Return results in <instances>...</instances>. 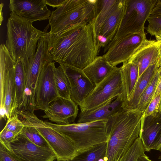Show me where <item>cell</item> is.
I'll use <instances>...</instances> for the list:
<instances>
[{
    "label": "cell",
    "mask_w": 161,
    "mask_h": 161,
    "mask_svg": "<svg viewBox=\"0 0 161 161\" xmlns=\"http://www.w3.org/2000/svg\"><path fill=\"white\" fill-rule=\"evenodd\" d=\"M100 49L92 21L75 25L58 34L50 33L48 52L59 64L83 69L97 56Z\"/></svg>",
    "instance_id": "1"
},
{
    "label": "cell",
    "mask_w": 161,
    "mask_h": 161,
    "mask_svg": "<svg viewBox=\"0 0 161 161\" xmlns=\"http://www.w3.org/2000/svg\"><path fill=\"white\" fill-rule=\"evenodd\" d=\"M144 113L123 108L108 119L104 161H118L139 137Z\"/></svg>",
    "instance_id": "2"
},
{
    "label": "cell",
    "mask_w": 161,
    "mask_h": 161,
    "mask_svg": "<svg viewBox=\"0 0 161 161\" xmlns=\"http://www.w3.org/2000/svg\"><path fill=\"white\" fill-rule=\"evenodd\" d=\"M7 24L5 44L15 63L26 61L35 53L42 31L37 29L32 23L11 12Z\"/></svg>",
    "instance_id": "3"
},
{
    "label": "cell",
    "mask_w": 161,
    "mask_h": 161,
    "mask_svg": "<svg viewBox=\"0 0 161 161\" xmlns=\"http://www.w3.org/2000/svg\"><path fill=\"white\" fill-rule=\"evenodd\" d=\"M100 0H67L52 12L49 18L50 34H58L69 27L92 22L99 9Z\"/></svg>",
    "instance_id": "4"
},
{
    "label": "cell",
    "mask_w": 161,
    "mask_h": 161,
    "mask_svg": "<svg viewBox=\"0 0 161 161\" xmlns=\"http://www.w3.org/2000/svg\"><path fill=\"white\" fill-rule=\"evenodd\" d=\"M108 121L107 119H104L66 125L44 122L50 127L69 138L74 144L78 155L100 144L108 142Z\"/></svg>",
    "instance_id": "5"
},
{
    "label": "cell",
    "mask_w": 161,
    "mask_h": 161,
    "mask_svg": "<svg viewBox=\"0 0 161 161\" xmlns=\"http://www.w3.org/2000/svg\"><path fill=\"white\" fill-rule=\"evenodd\" d=\"M127 0H100L99 12L92 21L100 48L103 52L119 30L126 10Z\"/></svg>",
    "instance_id": "6"
},
{
    "label": "cell",
    "mask_w": 161,
    "mask_h": 161,
    "mask_svg": "<svg viewBox=\"0 0 161 161\" xmlns=\"http://www.w3.org/2000/svg\"><path fill=\"white\" fill-rule=\"evenodd\" d=\"M23 124L35 127L55 153L57 161H67L77 155L75 146L68 137L47 125L29 111H17Z\"/></svg>",
    "instance_id": "7"
},
{
    "label": "cell",
    "mask_w": 161,
    "mask_h": 161,
    "mask_svg": "<svg viewBox=\"0 0 161 161\" xmlns=\"http://www.w3.org/2000/svg\"><path fill=\"white\" fill-rule=\"evenodd\" d=\"M124 93L121 68V67H116L96 85L80 106V112H85L94 109Z\"/></svg>",
    "instance_id": "8"
},
{
    "label": "cell",
    "mask_w": 161,
    "mask_h": 161,
    "mask_svg": "<svg viewBox=\"0 0 161 161\" xmlns=\"http://www.w3.org/2000/svg\"><path fill=\"white\" fill-rule=\"evenodd\" d=\"M157 0H127L125 14L111 43L130 33L144 31L145 24Z\"/></svg>",
    "instance_id": "9"
},
{
    "label": "cell",
    "mask_w": 161,
    "mask_h": 161,
    "mask_svg": "<svg viewBox=\"0 0 161 161\" xmlns=\"http://www.w3.org/2000/svg\"><path fill=\"white\" fill-rule=\"evenodd\" d=\"M145 32L130 33L109 44L103 55L113 66L127 63L147 40Z\"/></svg>",
    "instance_id": "10"
},
{
    "label": "cell",
    "mask_w": 161,
    "mask_h": 161,
    "mask_svg": "<svg viewBox=\"0 0 161 161\" xmlns=\"http://www.w3.org/2000/svg\"><path fill=\"white\" fill-rule=\"evenodd\" d=\"M55 66L54 61L48 63L40 74L35 91V110L44 111L59 97L54 80Z\"/></svg>",
    "instance_id": "11"
},
{
    "label": "cell",
    "mask_w": 161,
    "mask_h": 161,
    "mask_svg": "<svg viewBox=\"0 0 161 161\" xmlns=\"http://www.w3.org/2000/svg\"><path fill=\"white\" fill-rule=\"evenodd\" d=\"M11 146L13 153L22 161H54L56 159L50 147L36 145L21 134L11 143Z\"/></svg>",
    "instance_id": "12"
},
{
    "label": "cell",
    "mask_w": 161,
    "mask_h": 161,
    "mask_svg": "<svg viewBox=\"0 0 161 161\" xmlns=\"http://www.w3.org/2000/svg\"><path fill=\"white\" fill-rule=\"evenodd\" d=\"M69 79L71 87V99L80 106L96 85L85 74L82 69L63 63H60Z\"/></svg>",
    "instance_id": "13"
},
{
    "label": "cell",
    "mask_w": 161,
    "mask_h": 161,
    "mask_svg": "<svg viewBox=\"0 0 161 161\" xmlns=\"http://www.w3.org/2000/svg\"><path fill=\"white\" fill-rule=\"evenodd\" d=\"M9 8L11 12L32 23L49 19L52 12L45 0H10Z\"/></svg>",
    "instance_id": "14"
},
{
    "label": "cell",
    "mask_w": 161,
    "mask_h": 161,
    "mask_svg": "<svg viewBox=\"0 0 161 161\" xmlns=\"http://www.w3.org/2000/svg\"><path fill=\"white\" fill-rule=\"evenodd\" d=\"M78 105L71 99L58 97L44 111L42 116L59 125L74 123L78 112Z\"/></svg>",
    "instance_id": "15"
},
{
    "label": "cell",
    "mask_w": 161,
    "mask_h": 161,
    "mask_svg": "<svg viewBox=\"0 0 161 161\" xmlns=\"http://www.w3.org/2000/svg\"><path fill=\"white\" fill-rule=\"evenodd\" d=\"M161 52V41L147 39L128 62L138 66L139 77L150 65L158 61Z\"/></svg>",
    "instance_id": "16"
},
{
    "label": "cell",
    "mask_w": 161,
    "mask_h": 161,
    "mask_svg": "<svg viewBox=\"0 0 161 161\" xmlns=\"http://www.w3.org/2000/svg\"><path fill=\"white\" fill-rule=\"evenodd\" d=\"M161 135V112L142 116L139 137L146 152L152 150Z\"/></svg>",
    "instance_id": "17"
},
{
    "label": "cell",
    "mask_w": 161,
    "mask_h": 161,
    "mask_svg": "<svg viewBox=\"0 0 161 161\" xmlns=\"http://www.w3.org/2000/svg\"><path fill=\"white\" fill-rule=\"evenodd\" d=\"M126 99L122 94L114 100L94 109L85 112H80L78 116L77 123H87L97 120L108 119L123 108Z\"/></svg>",
    "instance_id": "18"
},
{
    "label": "cell",
    "mask_w": 161,
    "mask_h": 161,
    "mask_svg": "<svg viewBox=\"0 0 161 161\" xmlns=\"http://www.w3.org/2000/svg\"><path fill=\"white\" fill-rule=\"evenodd\" d=\"M15 63L9 53L8 59L4 86V107L7 119L16 113L17 111L16 89L14 79Z\"/></svg>",
    "instance_id": "19"
},
{
    "label": "cell",
    "mask_w": 161,
    "mask_h": 161,
    "mask_svg": "<svg viewBox=\"0 0 161 161\" xmlns=\"http://www.w3.org/2000/svg\"><path fill=\"white\" fill-rule=\"evenodd\" d=\"M158 61L150 65L138 78L132 94L123 103L124 108L129 109L137 108L143 92L148 85L159 66L158 64Z\"/></svg>",
    "instance_id": "20"
},
{
    "label": "cell",
    "mask_w": 161,
    "mask_h": 161,
    "mask_svg": "<svg viewBox=\"0 0 161 161\" xmlns=\"http://www.w3.org/2000/svg\"><path fill=\"white\" fill-rule=\"evenodd\" d=\"M116 67L112 66L103 55L97 56L82 70L89 80L96 85L106 78Z\"/></svg>",
    "instance_id": "21"
},
{
    "label": "cell",
    "mask_w": 161,
    "mask_h": 161,
    "mask_svg": "<svg viewBox=\"0 0 161 161\" xmlns=\"http://www.w3.org/2000/svg\"><path fill=\"white\" fill-rule=\"evenodd\" d=\"M121 67L126 101L134 90L139 78V69L136 65L130 62L123 64Z\"/></svg>",
    "instance_id": "22"
},
{
    "label": "cell",
    "mask_w": 161,
    "mask_h": 161,
    "mask_svg": "<svg viewBox=\"0 0 161 161\" xmlns=\"http://www.w3.org/2000/svg\"><path fill=\"white\" fill-rule=\"evenodd\" d=\"M9 53L4 43L0 46V117L5 119L4 107V86L7 73L8 59Z\"/></svg>",
    "instance_id": "23"
},
{
    "label": "cell",
    "mask_w": 161,
    "mask_h": 161,
    "mask_svg": "<svg viewBox=\"0 0 161 161\" xmlns=\"http://www.w3.org/2000/svg\"><path fill=\"white\" fill-rule=\"evenodd\" d=\"M25 62L19 60L15 63L14 79L16 89L17 111L19 110L23 102L26 86Z\"/></svg>",
    "instance_id": "24"
},
{
    "label": "cell",
    "mask_w": 161,
    "mask_h": 161,
    "mask_svg": "<svg viewBox=\"0 0 161 161\" xmlns=\"http://www.w3.org/2000/svg\"><path fill=\"white\" fill-rule=\"evenodd\" d=\"M161 76V65L159 66L140 98L137 109L144 113L153 99Z\"/></svg>",
    "instance_id": "25"
},
{
    "label": "cell",
    "mask_w": 161,
    "mask_h": 161,
    "mask_svg": "<svg viewBox=\"0 0 161 161\" xmlns=\"http://www.w3.org/2000/svg\"><path fill=\"white\" fill-rule=\"evenodd\" d=\"M54 78L59 97L70 99L71 87L70 82L63 68L61 65L54 67Z\"/></svg>",
    "instance_id": "26"
},
{
    "label": "cell",
    "mask_w": 161,
    "mask_h": 161,
    "mask_svg": "<svg viewBox=\"0 0 161 161\" xmlns=\"http://www.w3.org/2000/svg\"><path fill=\"white\" fill-rule=\"evenodd\" d=\"M107 142L100 144L67 161H104Z\"/></svg>",
    "instance_id": "27"
},
{
    "label": "cell",
    "mask_w": 161,
    "mask_h": 161,
    "mask_svg": "<svg viewBox=\"0 0 161 161\" xmlns=\"http://www.w3.org/2000/svg\"><path fill=\"white\" fill-rule=\"evenodd\" d=\"M24 124V127L20 134L36 145L42 147H49L46 141L35 127L30 125Z\"/></svg>",
    "instance_id": "28"
},
{
    "label": "cell",
    "mask_w": 161,
    "mask_h": 161,
    "mask_svg": "<svg viewBox=\"0 0 161 161\" xmlns=\"http://www.w3.org/2000/svg\"><path fill=\"white\" fill-rule=\"evenodd\" d=\"M145 152L142 141L139 137L118 161H136L139 156L145 153Z\"/></svg>",
    "instance_id": "29"
},
{
    "label": "cell",
    "mask_w": 161,
    "mask_h": 161,
    "mask_svg": "<svg viewBox=\"0 0 161 161\" xmlns=\"http://www.w3.org/2000/svg\"><path fill=\"white\" fill-rule=\"evenodd\" d=\"M147 20L148 24L146 30L148 33L155 36L161 31V15L150 14Z\"/></svg>",
    "instance_id": "30"
},
{
    "label": "cell",
    "mask_w": 161,
    "mask_h": 161,
    "mask_svg": "<svg viewBox=\"0 0 161 161\" xmlns=\"http://www.w3.org/2000/svg\"><path fill=\"white\" fill-rule=\"evenodd\" d=\"M24 126L23 122L19 118L16 113L11 118L7 120L4 128L19 135L21 133Z\"/></svg>",
    "instance_id": "31"
},
{
    "label": "cell",
    "mask_w": 161,
    "mask_h": 161,
    "mask_svg": "<svg viewBox=\"0 0 161 161\" xmlns=\"http://www.w3.org/2000/svg\"><path fill=\"white\" fill-rule=\"evenodd\" d=\"M18 136L4 128L0 133V144L8 151L13 152L11 144L18 139Z\"/></svg>",
    "instance_id": "32"
},
{
    "label": "cell",
    "mask_w": 161,
    "mask_h": 161,
    "mask_svg": "<svg viewBox=\"0 0 161 161\" xmlns=\"http://www.w3.org/2000/svg\"><path fill=\"white\" fill-rule=\"evenodd\" d=\"M161 94L154 98L144 112L143 117H146L160 111Z\"/></svg>",
    "instance_id": "33"
},
{
    "label": "cell",
    "mask_w": 161,
    "mask_h": 161,
    "mask_svg": "<svg viewBox=\"0 0 161 161\" xmlns=\"http://www.w3.org/2000/svg\"><path fill=\"white\" fill-rule=\"evenodd\" d=\"M0 161H22L13 152L9 151L0 145Z\"/></svg>",
    "instance_id": "34"
},
{
    "label": "cell",
    "mask_w": 161,
    "mask_h": 161,
    "mask_svg": "<svg viewBox=\"0 0 161 161\" xmlns=\"http://www.w3.org/2000/svg\"><path fill=\"white\" fill-rule=\"evenodd\" d=\"M67 0H45L46 5L53 8L60 7L64 5Z\"/></svg>",
    "instance_id": "35"
},
{
    "label": "cell",
    "mask_w": 161,
    "mask_h": 161,
    "mask_svg": "<svg viewBox=\"0 0 161 161\" xmlns=\"http://www.w3.org/2000/svg\"><path fill=\"white\" fill-rule=\"evenodd\" d=\"M151 14L161 15V0H157Z\"/></svg>",
    "instance_id": "36"
},
{
    "label": "cell",
    "mask_w": 161,
    "mask_h": 161,
    "mask_svg": "<svg viewBox=\"0 0 161 161\" xmlns=\"http://www.w3.org/2000/svg\"><path fill=\"white\" fill-rule=\"evenodd\" d=\"M152 150H156L161 152V135L153 146ZM158 158L161 159V155Z\"/></svg>",
    "instance_id": "37"
},
{
    "label": "cell",
    "mask_w": 161,
    "mask_h": 161,
    "mask_svg": "<svg viewBox=\"0 0 161 161\" xmlns=\"http://www.w3.org/2000/svg\"><path fill=\"white\" fill-rule=\"evenodd\" d=\"M136 161H154L150 159L149 157L147 156L145 153H144L140 156L138 158Z\"/></svg>",
    "instance_id": "38"
},
{
    "label": "cell",
    "mask_w": 161,
    "mask_h": 161,
    "mask_svg": "<svg viewBox=\"0 0 161 161\" xmlns=\"http://www.w3.org/2000/svg\"><path fill=\"white\" fill-rule=\"evenodd\" d=\"M160 94H161V76L153 99Z\"/></svg>",
    "instance_id": "39"
},
{
    "label": "cell",
    "mask_w": 161,
    "mask_h": 161,
    "mask_svg": "<svg viewBox=\"0 0 161 161\" xmlns=\"http://www.w3.org/2000/svg\"><path fill=\"white\" fill-rule=\"evenodd\" d=\"M154 36L157 41H161V31L158 33Z\"/></svg>",
    "instance_id": "40"
},
{
    "label": "cell",
    "mask_w": 161,
    "mask_h": 161,
    "mask_svg": "<svg viewBox=\"0 0 161 161\" xmlns=\"http://www.w3.org/2000/svg\"><path fill=\"white\" fill-rule=\"evenodd\" d=\"M158 66H160L161 65V54L160 56V58L158 60Z\"/></svg>",
    "instance_id": "41"
},
{
    "label": "cell",
    "mask_w": 161,
    "mask_h": 161,
    "mask_svg": "<svg viewBox=\"0 0 161 161\" xmlns=\"http://www.w3.org/2000/svg\"><path fill=\"white\" fill-rule=\"evenodd\" d=\"M160 111L161 112V102H160Z\"/></svg>",
    "instance_id": "42"
},
{
    "label": "cell",
    "mask_w": 161,
    "mask_h": 161,
    "mask_svg": "<svg viewBox=\"0 0 161 161\" xmlns=\"http://www.w3.org/2000/svg\"></svg>",
    "instance_id": "43"
}]
</instances>
